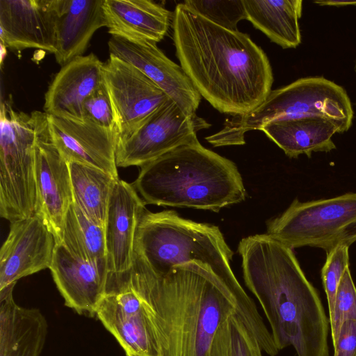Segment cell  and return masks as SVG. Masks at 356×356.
Instances as JSON below:
<instances>
[{"instance_id":"6da1fadb","label":"cell","mask_w":356,"mask_h":356,"mask_svg":"<svg viewBox=\"0 0 356 356\" xmlns=\"http://www.w3.org/2000/svg\"><path fill=\"white\" fill-rule=\"evenodd\" d=\"M172 28L180 65L216 110L231 116L244 115L268 97L272 67L248 34L216 25L184 2L175 8Z\"/></svg>"},{"instance_id":"603a6c76","label":"cell","mask_w":356,"mask_h":356,"mask_svg":"<svg viewBox=\"0 0 356 356\" xmlns=\"http://www.w3.org/2000/svg\"><path fill=\"white\" fill-rule=\"evenodd\" d=\"M302 0H243L246 19L283 49L301 43Z\"/></svg>"},{"instance_id":"8992f818","label":"cell","mask_w":356,"mask_h":356,"mask_svg":"<svg viewBox=\"0 0 356 356\" xmlns=\"http://www.w3.org/2000/svg\"><path fill=\"white\" fill-rule=\"evenodd\" d=\"M304 115H316L337 123L342 133L352 126L353 109L341 86L323 76L299 79L271 90L266 99L248 113L227 118L222 128L205 138L214 147L241 145L245 134L261 130L271 122Z\"/></svg>"},{"instance_id":"d6a6232c","label":"cell","mask_w":356,"mask_h":356,"mask_svg":"<svg viewBox=\"0 0 356 356\" xmlns=\"http://www.w3.org/2000/svg\"><path fill=\"white\" fill-rule=\"evenodd\" d=\"M355 356H356V355H355Z\"/></svg>"},{"instance_id":"4316f807","label":"cell","mask_w":356,"mask_h":356,"mask_svg":"<svg viewBox=\"0 0 356 356\" xmlns=\"http://www.w3.org/2000/svg\"><path fill=\"white\" fill-rule=\"evenodd\" d=\"M190 9L222 28L236 31L238 23L246 19L243 0H186Z\"/></svg>"},{"instance_id":"e0dca14e","label":"cell","mask_w":356,"mask_h":356,"mask_svg":"<svg viewBox=\"0 0 356 356\" xmlns=\"http://www.w3.org/2000/svg\"><path fill=\"white\" fill-rule=\"evenodd\" d=\"M49 269L65 305L79 314L96 317L108 276L106 264L84 260L60 243H56Z\"/></svg>"},{"instance_id":"5bb4252c","label":"cell","mask_w":356,"mask_h":356,"mask_svg":"<svg viewBox=\"0 0 356 356\" xmlns=\"http://www.w3.org/2000/svg\"><path fill=\"white\" fill-rule=\"evenodd\" d=\"M51 139L67 161L97 168L118 178L115 161L118 135L115 128L107 129L91 121L47 114Z\"/></svg>"},{"instance_id":"484cf974","label":"cell","mask_w":356,"mask_h":356,"mask_svg":"<svg viewBox=\"0 0 356 356\" xmlns=\"http://www.w3.org/2000/svg\"><path fill=\"white\" fill-rule=\"evenodd\" d=\"M262 352L256 337L234 312L219 327L209 356H263Z\"/></svg>"},{"instance_id":"ac0fdd59","label":"cell","mask_w":356,"mask_h":356,"mask_svg":"<svg viewBox=\"0 0 356 356\" xmlns=\"http://www.w3.org/2000/svg\"><path fill=\"white\" fill-rule=\"evenodd\" d=\"M103 65L91 53L62 66L44 95L48 115L83 121V104L104 83Z\"/></svg>"},{"instance_id":"ffe728a7","label":"cell","mask_w":356,"mask_h":356,"mask_svg":"<svg viewBox=\"0 0 356 356\" xmlns=\"http://www.w3.org/2000/svg\"><path fill=\"white\" fill-rule=\"evenodd\" d=\"M16 283L0 289V356H40L47 334V323L35 308L15 302Z\"/></svg>"},{"instance_id":"44dd1931","label":"cell","mask_w":356,"mask_h":356,"mask_svg":"<svg viewBox=\"0 0 356 356\" xmlns=\"http://www.w3.org/2000/svg\"><path fill=\"white\" fill-rule=\"evenodd\" d=\"M104 0H56V62L62 67L86 51L95 31L106 27Z\"/></svg>"},{"instance_id":"9a60e30c","label":"cell","mask_w":356,"mask_h":356,"mask_svg":"<svg viewBox=\"0 0 356 356\" xmlns=\"http://www.w3.org/2000/svg\"><path fill=\"white\" fill-rule=\"evenodd\" d=\"M0 38L16 51L56 50V0H0Z\"/></svg>"},{"instance_id":"d6986e66","label":"cell","mask_w":356,"mask_h":356,"mask_svg":"<svg viewBox=\"0 0 356 356\" xmlns=\"http://www.w3.org/2000/svg\"><path fill=\"white\" fill-rule=\"evenodd\" d=\"M106 28L111 36L157 43L168 33L173 13L150 0H104Z\"/></svg>"},{"instance_id":"ba28073f","label":"cell","mask_w":356,"mask_h":356,"mask_svg":"<svg viewBox=\"0 0 356 356\" xmlns=\"http://www.w3.org/2000/svg\"><path fill=\"white\" fill-rule=\"evenodd\" d=\"M266 234L291 248L309 246L326 253L356 242V193L300 202L295 199L267 223Z\"/></svg>"},{"instance_id":"3957f363","label":"cell","mask_w":356,"mask_h":356,"mask_svg":"<svg viewBox=\"0 0 356 356\" xmlns=\"http://www.w3.org/2000/svg\"><path fill=\"white\" fill-rule=\"evenodd\" d=\"M232 256L218 227L184 218L174 211L154 213L146 209L136 227L128 273L159 277L174 266L197 264L213 274L234 303L237 315L259 344L266 346L271 333L235 277Z\"/></svg>"},{"instance_id":"d4e9b609","label":"cell","mask_w":356,"mask_h":356,"mask_svg":"<svg viewBox=\"0 0 356 356\" xmlns=\"http://www.w3.org/2000/svg\"><path fill=\"white\" fill-rule=\"evenodd\" d=\"M61 243L84 260L106 264L104 227L90 220L74 202L65 216Z\"/></svg>"},{"instance_id":"1f68e13d","label":"cell","mask_w":356,"mask_h":356,"mask_svg":"<svg viewBox=\"0 0 356 356\" xmlns=\"http://www.w3.org/2000/svg\"><path fill=\"white\" fill-rule=\"evenodd\" d=\"M354 70H355V74H356V63H355V67H354Z\"/></svg>"},{"instance_id":"4fadbf2b","label":"cell","mask_w":356,"mask_h":356,"mask_svg":"<svg viewBox=\"0 0 356 356\" xmlns=\"http://www.w3.org/2000/svg\"><path fill=\"white\" fill-rule=\"evenodd\" d=\"M56 240L37 214L10 222L0 251V289L49 268Z\"/></svg>"},{"instance_id":"5b68a950","label":"cell","mask_w":356,"mask_h":356,"mask_svg":"<svg viewBox=\"0 0 356 356\" xmlns=\"http://www.w3.org/2000/svg\"><path fill=\"white\" fill-rule=\"evenodd\" d=\"M140 168L131 184L145 204L218 212L246 197L236 164L204 147L197 138Z\"/></svg>"},{"instance_id":"52a82bcc","label":"cell","mask_w":356,"mask_h":356,"mask_svg":"<svg viewBox=\"0 0 356 356\" xmlns=\"http://www.w3.org/2000/svg\"><path fill=\"white\" fill-rule=\"evenodd\" d=\"M0 216L10 222L35 212V111H16L10 99L0 108Z\"/></svg>"},{"instance_id":"7402d4cb","label":"cell","mask_w":356,"mask_h":356,"mask_svg":"<svg viewBox=\"0 0 356 356\" xmlns=\"http://www.w3.org/2000/svg\"><path fill=\"white\" fill-rule=\"evenodd\" d=\"M285 154L291 159L314 152H328L336 149L333 136L342 134L334 122L316 115L278 120L266 124L261 130Z\"/></svg>"},{"instance_id":"f1b7e54d","label":"cell","mask_w":356,"mask_h":356,"mask_svg":"<svg viewBox=\"0 0 356 356\" xmlns=\"http://www.w3.org/2000/svg\"><path fill=\"white\" fill-rule=\"evenodd\" d=\"M349 247L339 245L327 252L321 269V279L327 297L329 314L332 311L337 288L346 269L349 267Z\"/></svg>"},{"instance_id":"7a4b0ae2","label":"cell","mask_w":356,"mask_h":356,"mask_svg":"<svg viewBox=\"0 0 356 356\" xmlns=\"http://www.w3.org/2000/svg\"><path fill=\"white\" fill-rule=\"evenodd\" d=\"M238 252L245 283L265 314L277 350L292 346L298 356H329V318L293 250L264 234L243 238Z\"/></svg>"},{"instance_id":"2e32d148","label":"cell","mask_w":356,"mask_h":356,"mask_svg":"<svg viewBox=\"0 0 356 356\" xmlns=\"http://www.w3.org/2000/svg\"><path fill=\"white\" fill-rule=\"evenodd\" d=\"M145 204L131 184L118 179L110 197L106 223V261L108 278L127 275L132 265L134 242Z\"/></svg>"},{"instance_id":"f546056e","label":"cell","mask_w":356,"mask_h":356,"mask_svg":"<svg viewBox=\"0 0 356 356\" xmlns=\"http://www.w3.org/2000/svg\"><path fill=\"white\" fill-rule=\"evenodd\" d=\"M83 118L107 129L115 128L113 110L104 83L85 101Z\"/></svg>"},{"instance_id":"7c38bea8","label":"cell","mask_w":356,"mask_h":356,"mask_svg":"<svg viewBox=\"0 0 356 356\" xmlns=\"http://www.w3.org/2000/svg\"><path fill=\"white\" fill-rule=\"evenodd\" d=\"M108 46L110 55L136 67L186 114L196 113L202 96L181 66L168 58L156 43L111 36Z\"/></svg>"},{"instance_id":"8fae6325","label":"cell","mask_w":356,"mask_h":356,"mask_svg":"<svg viewBox=\"0 0 356 356\" xmlns=\"http://www.w3.org/2000/svg\"><path fill=\"white\" fill-rule=\"evenodd\" d=\"M103 79L115 118L118 140L129 136L170 98L134 65L110 55Z\"/></svg>"},{"instance_id":"30bf717a","label":"cell","mask_w":356,"mask_h":356,"mask_svg":"<svg viewBox=\"0 0 356 356\" xmlns=\"http://www.w3.org/2000/svg\"><path fill=\"white\" fill-rule=\"evenodd\" d=\"M37 137L35 146L36 205L35 213L54 235L56 243L63 240L65 219L74 202L67 161L54 145L47 114L35 111Z\"/></svg>"},{"instance_id":"83f0119b","label":"cell","mask_w":356,"mask_h":356,"mask_svg":"<svg viewBox=\"0 0 356 356\" xmlns=\"http://www.w3.org/2000/svg\"><path fill=\"white\" fill-rule=\"evenodd\" d=\"M347 320L356 321V287L349 267L341 278L334 307L329 314L332 343L337 339L341 325Z\"/></svg>"},{"instance_id":"cb8c5ba5","label":"cell","mask_w":356,"mask_h":356,"mask_svg":"<svg viewBox=\"0 0 356 356\" xmlns=\"http://www.w3.org/2000/svg\"><path fill=\"white\" fill-rule=\"evenodd\" d=\"M68 165L74 203L90 220L104 227L111 192L119 178L79 162H69Z\"/></svg>"},{"instance_id":"9c48e42d","label":"cell","mask_w":356,"mask_h":356,"mask_svg":"<svg viewBox=\"0 0 356 356\" xmlns=\"http://www.w3.org/2000/svg\"><path fill=\"white\" fill-rule=\"evenodd\" d=\"M211 126L196 113L186 114L169 99L134 132L118 140L117 167H140L197 138L200 131Z\"/></svg>"},{"instance_id":"277c9868","label":"cell","mask_w":356,"mask_h":356,"mask_svg":"<svg viewBox=\"0 0 356 356\" xmlns=\"http://www.w3.org/2000/svg\"><path fill=\"white\" fill-rule=\"evenodd\" d=\"M154 288L160 312L162 356H209L214 337L236 307L213 274L196 263L153 277L129 274Z\"/></svg>"},{"instance_id":"4dcf8cb0","label":"cell","mask_w":356,"mask_h":356,"mask_svg":"<svg viewBox=\"0 0 356 356\" xmlns=\"http://www.w3.org/2000/svg\"><path fill=\"white\" fill-rule=\"evenodd\" d=\"M333 356H355L356 321H345L340 327L335 341L332 343Z\"/></svg>"}]
</instances>
